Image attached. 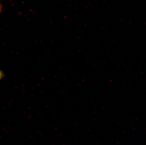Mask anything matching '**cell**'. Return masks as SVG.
<instances>
[{
  "mask_svg": "<svg viewBox=\"0 0 146 145\" xmlns=\"http://www.w3.org/2000/svg\"><path fill=\"white\" fill-rule=\"evenodd\" d=\"M3 76H4V75H3V72L0 70V80H1L3 77Z\"/></svg>",
  "mask_w": 146,
  "mask_h": 145,
  "instance_id": "cell-1",
  "label": "cell"
}]
</instances>
